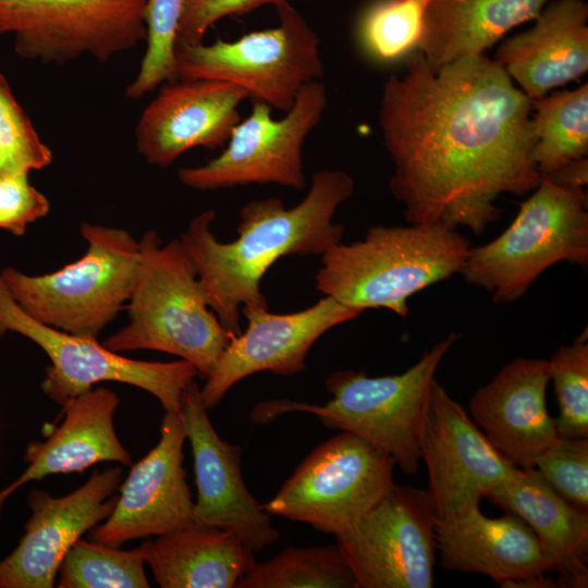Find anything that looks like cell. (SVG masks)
<instances>
[{
	"mask_svg": "<svg viewBox=\"0 0 588 588\" xmlns=\"http://www.w3.org/2000/svg\"><path fill=\"white\" fill-rule=\"evenodd\" d=\"M532 101L485 52L432 71L419 51L385 81L378 122L394 171L389 188L407 223L464 226L475 235L501 218L503 194L534 191L540 173Z\"/></svg>",
	"mask_w": 588,
	"mask_h": 588,
	"instance_id": "6da1fadb",
	"label": "cell"
},
{
	"mask_svg": "<svg viewBox=\"0 0 588 588\" xmlns=\"http://www.w3.org/2000/svg\"><path fill=\"white\" fill-rule=\"evenodd\" d=\"M354 189L355 181L347 172L317 171L307 195L292 208L277 197L246 203L240 210L237 238L231 242H221L212 233L213 210L193 218L180 240L208 306L226 331L233 335L242 332L241 306L268 307L261 280L279 258L322 255L341 242L345 229L333 217Z\"/></svg>",
	"mask_w": 588,
	"mask_h": 588,
	"instance_id": "7a4b0ae2",
	"label": "cell"
},
{
	"mask_svg": "<svg viewBox=\"0 0 588 588\" xmlns=\"http://www.w3.org/2000/svg\"><path fill=\"white\" fill-rule=\"evenodd\" d=\"M470 248L457 229L439 223L372 225L363 240L321 255L316 289L354 308H387L406 318L407 299L460 273Z\"/></svg>",
	"mask_w": 588,
	"mask_h": 588,
	"instance_id": "3957f363",
	"label": "cell"
},
{
	"mask_svg": "<svg viewBox=\"0 0 588 588\" xmlns=\"http://www.w3.org/2000/svg\"><path fill=\"white\" fill-rule=\"evenodd\" d=\"M458 338L451 332L402 373L369 377L364 371H334L324 382L332 394L327 403L264 401L253 408L252 419L268 422L286 413L313 414L324 427L362 438L392 457L404 474L414 475L436 371Z\"/></svg>",
	"mask_w": 588,
	"mask_h": 588,
	"instance_id": "277c9868",
	"label": "cell"
},
{
	"mask_svg": "<svg viewBox=\"0 0 588 588\" xmlns=\"http://www.w3.org/2000/svg\"><path fill=\"white\" fill-rule=\"evenodd\" d=\"M137 277L126 304L128 322L103 341L117 353L150 350L175 355L207 378L232 333L207 304L180 238L163 243L154 230L139 238Z\"/></svg>",
	"mask_w": 588,
	"mask_h": 588,
	"instance_id": "5b68a950",
	"label": "cell"
},
{
	"mask_svg": "<svg viewBox=\"0 0 588 588\" xmlns=\"http://www.w3.org/2000/svg\"><path fill=\"white\" fill-rule=\"evenodd\" d=\"M87 243L77 260L45 274L0 270L16 304L36 320L97 339L126 307L139 266V240L120 228L82 222Z\"/></svg>",
	"mask_w": 588,
	"mask_h": 588,
	"instance_id": "8992f818",
	"label": "cell"
},
{
	"mask_svg": "<svg viewBox=\"0 0 588 588\" xmlns=\"http://www.w3.org/2000/svg\"><path fill=\"white\" fill-rule=\"evenodd\" d=\"M563 260L588 266L586 191L540 175L509 228L491 242L471 247L460 273L502 304L522 297L544 270Z\"/></svg>",
	"mask_w": 588,
	"mask_h": 588,
	"instance_id": "52a82bcc",
	"label": "cell"
},
{
	"mask_svg": "<svg viewBox=\"0 0 588 588\" xmlns=\"http://www.w3.org/2000/svg\"><path fill=\"white\" fill-rule=\"evenodd\" d=\"M279 25L236 40L210 45L175 44L176 79H217L243 88L248 97L287 112L304 85L324 73L320 38L289 1L275 5Z\"/></svg>",
	"mask_w": 588,
	"mask_h": 588,
	"instance_id": "ba28073f",
	"label": "cell"
},
{
	"mask_svg": "<svg viewBox=\"0 0 588 588\" xmlns=\"http://www.w3.org/2000/svg\"><path fill=\"white\" fill-rule=\"evenodd\" d=\"M394 468L388 454L341 431L317 445L262 507L335 536L390 491Z\"/></svg>",
	"mask_w": 588,
	"mask_h": 588,
	"instance_id": "9c48e42d",
	"label": "cell"
},
{
	"mask_svg": "<svg viewBox=\"0 0 588 588\" xmlns=\"http://www.w3.org/2000/svg\"><path fill=\"white\" fill-rule=\"evenodd\" d=\"M19 333L37 344L50 365L41 382L42 392L64 405L103 381L143 389L166 412H180L182 394L199 373L186 360L170 363L127 358L107 348L97 339L81 336L45 324L26 314L10 295L0 274V334Z\"/></svg>",
	"mask_w": 588,
	"mask_h": 588,
	"instance_id": "30bf717a",
	"label": "cell"
},
{
	"mask_svg": "<svg viewBox=\"0 0 588 588\" xmlns=\"http://www.w3.org/2000/svg\"><path fill=\"white\" fill-rule=\"evenodd\" d=\"M148 0H0V35L23 59L63 64L89 54L99 62L147 38Z\"/></svg>",
	"mask_w": 588,
	"mask_h": 588,
	"instance_id": "8fae6325",
	"label": "cell"
},
{
	"mask_svg": "<svg viewBox=\"0 0 588 588\" xmlns=\"http://www.w3.org/2000/svg\"><path fill=\"white\" fill-rule=\"evenodd\" d=\"M327 103V89L320 81L304 85L293 107L279 120L273 119L272 108L255 100L248 117L234 127L225 149L203 166L179 169V181L197 191L248 184L303 189V146L321 121Z\"/></svg>",
	"mask_w": 588,
	"mask_h": 588,
	"instance_id": "7c38bea8",
	"label": "cell"
},
{
	"mask_svg": "<svg viewBox=\"0 0 588 588\" xmlns=\"http://www.w3.org/2000/svg\"><path fill=\"white\" fill-rule=\"evenodd\" d=\"M436 524L426 489L395 483L334 537L358 588H431Z\"/></svg>",
	"mask_w": 588,
	"mask_h": 588,
	"instance_id": "4fadbf2b",
	"label": "cell"
},
{
	"mask_svg": "<svg viewBox=\"0 0 588 588\" xmlns=\"http://www.w3.org/2000/svg\"><path fill=\"white\" fill-rule=\"evenodd\" d=\"M419 453L427 468L426 491L437 519L479 506L482 498L518 468L494 449L437 379Z\"/></svg>",
	"mask_w": 588,
	"mask_h": 588,
	"instance_id": "5bb4252c",
	"label": "cell"
},
{
	"mask_svg": "<svg viewBox=\"0 0 588 588\" xmlns=\"http://www.w3.org/2000/svg\"><path fill=\"white\" fill-rule=\"evenodd\" d=\"M242 311L246 329L232 336L200 389L205 407L213 408L240 380L260 371L293 376L305 369L314 343L333 327L357 318L364 310L331 296L289 314L248 304Z\"/></svg>",
	"mask_w": 588,
	"mask_h": 588,
	"instance_id": "9a60e30c",
	"label": "cell"
},
{
	"mask_svg": "<svg viewBox=\"0 0 588 588\" xmlns=\"http://www.w3.org/2000/svg\"><path fill=\"white\" fill-rule=\"evenodd\" d=\"M179 414L194 458L196 524L233 532L254 553L278 541L280 535L271 523V515L244 482L242 448L219 437L195 379L182 394Z\"/></svg>",
	"mask_w": 588,
	"mask_h": 588,
	"instance_id": "2e32d148",
	"label": "cell"
},
{
	"mask_svg": "<svg viewBox=\"0 0 588 588\" xmlns=\"http://www.w3.org/2000/svg\"><path fill=\"white\" fill-rule=\"evenodd\" d=\"M185 440L180 414L166 412L157 445L132 466L112 512L94 530L93 540L119 547L132 539L167 535L197 525L183 468Z\"/></svg>",
	"mask_w": 588,
	"mask_h": 588,
	"instance_id": "e0dca14e",
	"label": "cell"
},
{
	"mask_svg": "<svg viewBox=\"0 0 588 588\" xmlns=\"http://www.w3.org/2000/svg\"><path fill=\"white\" fill-rule=\"evenodd\" d=\"M119 466L95 471L75 491L54 498L33 490L32 516L17 547L0 561V588H51L60 564L84 532L112 512L121 483Z\"/></svg>",
	"mask_w": 588,
	"mask_h": 588,
	"instance_id": "ac0fdd59",
	"label": "cell"
},
{
	"mask_svg": "<svg viewBox=\"0 0 588 588\" xmlns=\"http://www.w3.org/2000/svg\"><path fill=\"white\" fill-rule=\"evenodd\" d=\"M241 87L217 79H176L160 85L135 128L138 152L166 168L195 147L213 149L229 140L241 121Z\"/></svg>",
	"mask_w": 588,
	"mask_h": 588,
	"instance_id": "d6986e66",
	"label": "cell"
},
{
	"mask_svg": "<svg viewBox=\"0 0 588 588\" xmlns=\"http://www.w3.org/2000/svg\"><path fill=\"white\" fill-rule=\"evenodd\" d=\"M440 566L480 574L502 587H558L544 574L551 565L530 527L514 513L485 516L479 506L437 519Z\"/></svg>",
	"mask_w": 588,
	"mask_h": 588,
	"instance_id": "ffe728a7",
	"label": "cell"
},
{
	"mask_svg": "<svg viewBox=\"0 0 588 588\" xmlns=\"http://www.w3.org/2000/svg\"><path fill=\"white\" fill-rule=\"evenodd\" d=\"M549 382L548 359L517 357L469 400L479 429L519 468L534 467L537 456L559 437L546 405Z\"/></svg>",
	"mask_w": 588,
	"mask_h": 588,
	"instance_id": "44dd1931",
	"label": "cell"
},
{
	"mask_svg": "<svg viewBox=\"0 0 588 588\" xmlns=\"http://www.w3.org/2000/svg\"><path fill=\"white\" fill-rule=\"evenodd\" d=\"M494 60L532 101L588 70V4L550 0L528 30L504 40Z\"/></svg>",
	"mask_w": 588,
	"mask_h": 588,
	"instance_id": "7402d4cb",
	"label": "cell"
},
{
	"mask_svg": "<svg viewBox=\"0 0 588 588\" xmlns=\"http://www.w3.org/2000/svg\"><path fill=\"white\" fill-rule=\"evenodd\" d=\"M120 404L107 388L90 389L68 401L61 425L41 442L27 445L28 466L0 491V513L4 501L24 483L54 474L82 473L100 462L132 465L130 453L118 439L113 416Z\"/></svg>",
	"mask_w": 588,
	"mask_h": 588,
	"instance_id": "603a6c76",
	"label": "cell"
},
{
	"mask_svg": "<svg viewBox=\"0 0 588 588\" xmlns=\"http://www.w3.org/2000/svg\"><path fill=\"white\" fill-rule=\"evenodd\" d=\"M486 498L530 527L560 574L558 587H587L588 513L566 502L535 467H518Z\"/></svg>",
	"mask_w": 588,
	"mask_h": 588,
	"instance_id": "cb8c5ba5",
	"label": "cell"
},
{
	"mask_svg": "<svg viewBox=\"0 0 588 588\" xmlns=\"http://www.w3.org/2000/svg\"><path fill=\"white\" fill-rule=\"evenodd\" d=\"M550 0H429L417 46L432 71L485 52L509 30L535 20Z\"/></svg>",
	"mask_w": 588,
	"mask_h": 588,
	"instance_id": "d4e9b609",
	"label": "cell"
},
{
	"mask_svg": "<svg viewBox=\"0 0 588 588\" xmlns=\"http://www.w3.org/2000/svg\"><path fill=\"white\" fill-rule=\"evenodd\" d=\"M161 588H235L256 564L231 531L196 525L140 544Z\"/></svg>",
	"mask_w": 588,
	"mask_h": 588,
	"instance_id": "484cf974",
	"label": "cell"
},
{
	"mask_svg": "<svg viewBox=\"0 0 588 588\" xmlns=\"http://www.w3.org/2000/svg\"><path fill=\"white\" fill-rule=\"evenodd\" d=\"M536 142L530 159L540 175H551L588 155V84L532 100Z\"/></svg>",
	"mask_w": 588,
	"mask_h": 588,
	"instance_id": "4316f807",
	"label": "cell"
},
{
	"mask_svg": "<svg viewBox=\"0 0 588 588\" xmlns=\"http://www.w3.org/2000/svg\"><path fill=\"white\" fill-rule=\"evenodd\" d=\"M235 588H358L356 578L335 544L286 548L255 564Z\"/></svg>",
	"mask_w": 588,
	"mask_h": 588,
	"instance_id": "83f0119b",
	"label": "cell"
},
{
	"mask_svg": "<svg viewBox=\"0 0 588 588\" xmlns=\"http://www.w3.org/2000/svg\"><path fill=\"white\" fill-rule=\"evenodd\" d=\"M140 546L120 550L97 541L78 539L58 569L59 588H148Z\"/></svg>",
	"mask_w": 588,
	"mask_h": 588,
	"instance_id": "f1b7e54d",
	"label": "cell"
},
{
	"mask_svg": "<svg viewBox=\"0 0 588 588\" xmlns=\"http://www.w3.org/2000/svg\"><path fill=\"white\" fill-rule=\"evenodd\" d=\"M429 0H376L360 16L358 35L365 51L381 62L417 48Z\"/></svg>",
	"mask_w": 588,
	"mask_h": 588,
	"instance_id": "f546056e",
	"label": "cell"
},
{
	"mask_svg": "<svg viewBox=\"0 0 588 588\" xmlns=\"http://www.w3.org/2000/svg\"><path fill=\"white\" fill-rule=\"evenodd\" d=\"M559 416L561 438H588V335L585 329L569 345L560 346L548 359Z\"/></svg>",
	"mask_w": 588,
	"mask_h": 588,
	"instance_id": "4dcf8cb0",
	"label": "cell"
},
{
	"mask_svg": "<svg viewBox=\"0 0 588 588\" xmlns=\"http://www.w3.org/2000/svg\"><path fill=\"white\" fill-rule=\"evenodd\" d=\"M185 0H148L145 10L147 48L125 96L137 100L166 82L176 81L174 46Z\"/></svg>",
	"mask_w": 588,
	"mask_h": 588,
	"instance_id": "1f68e13d",
	"label": "cell"
},
{
	"mask_svg": "<svg viewBox=\"0 0 588 588\" xmlns=\"http://www.w3.org/2000/svg\"><path fill=\"white\" fill-rule=\"evenodd\" d=\"M52 161V151L40 139L0 72V173H28Z\"/></svg>",
	"mask_w": 588,
	"mask_h": 588,
	"instance_id": "d6a6232c",
	"label": "cell"
},
{
	"mask_svg": "<svg viewBox=\"0 0 588 588\" xmlns=\"http://www.w3.org/2000/svg\"><path fill=\"white\" fill-rule=\"evenodd\" d=\"M534 467L566 502L588 513V438L558 437Z\"/></svg>",
	"mask_w": 588,
	"mask_h": 588,
	"instance_id": "836d02e7",
	"label": "cell"
},
{
	"mask_svg": "<svg viewBox=\"0 0 588 588\" xmlns=\"http://www.w3.org/2000/svg\"><path fill=\"white\" fill-rule=\"evenodd\" d=\"M49 210V200L29 183L28 173H0V230L23 235Z\"/></svg>",
	"mask_w": 588,
	"mask_h": 588,
	"instance_id": "e575fe53",
	"label": "cell"
},
{
	"mask_svg": "<svg viewBox=\"0 0 588 588\" xmlns=\"http://www.w3.org/2000/svg\"><path fill=\"white\" fill-rule=\"evenodd\" d=\"M289 0H185L175 44L198 45L219 20L248 13L266 4L278 5Z\"/></svg>",
	"mask_w": 588,
	"mask_h": 588,
	"instance_id": "d590c367",
	"label": "cell"
},
{
	"mask_svg": "<svg viewBox=\"0 0 588 588\" xmlns=\"http://www.w3.org/2000/svg\"><path fill=\"white\" fill-rule=\"evenodd\" d=\"M544 176L563 186L585 188L588 181L587 158L572 161L553 174Z\"/></svg>",
	"mask_w": 588,
	"mask_h": 588,
	"instance_id": "8d00e7d4",
	"label": "cell"
}]
</instances>
